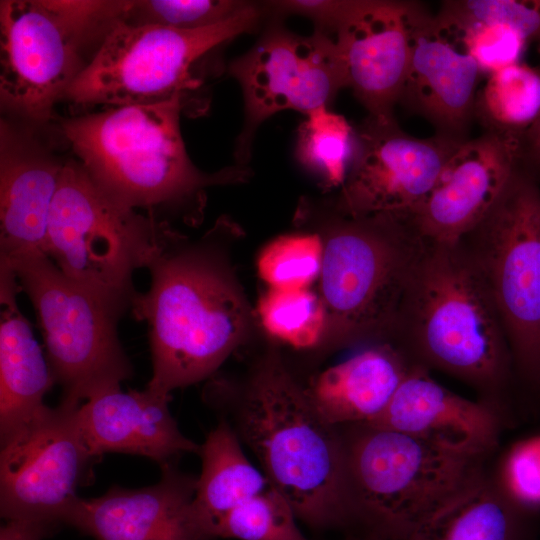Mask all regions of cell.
<instances>
[{"label":"cell","instance_id":"cell-28","mask_svg":"<svg viewBox=\"0 0 540 540\" xmlns=\"http://www.w3.org/2000/svg\"><path fill=\"white\" fill-rule=\"evenodd\" d=\"M256 313L275 340L300 350L321 349L328 316L321 296L310 288H268L257 302Z\"/></svg>","mask_w":540,"mask_h":540},{"label":"cell","instance_id":"cell-10","mask_svg":"<svg viewBox=\"0 0 540 540\" xmlns=\"http://www.w3.org/2000/svg\"><path fill=\"white\" fill-rule=\"evenodd\" d=\"M16 274L33 308L61 402L82 400L119 388L133 376L118 337V319L70 281L43 252L0 259Z\"/></svg>","mask_w":540,"mask_h":540},{"label":"cell","instance_id":"cell-15","mask_svg":"<svg viewBox=\"0 0 540 540\" xmlns=\"http://www.w3.org/2000/svg\"><path fill=\"white\" fill-rule=\"evenodd\" d=\"M521 163V137L483 131L462 142L404 217L423 241L455 245L489 214Z\"/></svg>","mask_w":540,"mask_h":540},{"label":"cell","instance_id":"cell-3","mask_svg":"<svg viewBox=\"0 0 540 540\" xmlns=\"http://www.w3.org/2000/svg\"><path fill=\"white\" fill-rule=\"evenodd\" d=\"M231 414L233 430L297 519L317 530L350 529L339 427L319 415L277 351L256 364Z\"/></svg>","mask_w":540,"mask_h":540},{"label":"cell","instance_id":"cell-30","mask_svg":"<svg viewBox=\"0 0 540 540\" xmlns=\"http://www.w3.org/2000/svg\"><path fill=\"white\" fill-rule=\"evenodd\" d=\"M289 502L269 486L227 514L214 537L238 540H309L298 528Z\"/></svg>","mask_w":540,"mask_h":540},{"label":"cell","instance_id":"cell-26","mask_svg":"<svg viewBox=\"0 0 540 540\" xmlns=\"http://www.w3.org/2000/svg\"><path fill=\"white\" fill-rule=\"evenodd\" d=\"M540 117V67L518 62L487 75L474 119L484 131L523 137Z\"/></svg>","mask_w":540,"mask_h":540},{"label":"cell","instance_id":"cell-5","mask_svg":"<svg viewBox=\"0 0 540 540\" xmlns=\"http://www.w3.org/2000/svg\"><path fill=\"white\" fill-rule=\"evenodd\" d=\"M299 214L319 222L323 240L320 296L327 329L320 351H335L394 333L425 241L404 217H348L328 203Z\"/></svg>","mask_w":540,"mask_h":540},{"label":"cell","instance_id":"cell-33","mask_svg":"<svg viewBox=\"0 0 540 540\" xmlns=\"http://www.w3.org/2000/svg\"><path fill=\"white\" fill-rule=\"evenodd\" d=\"M435 16L463 43L482 75L520 62L527 42L516 31L499 24H458Z\"/></svg>","mask_w":540,"mask_h":540},{"label":"cell","instance_id":"cell-17","mask_svg":"<svg viewBox=\"0 0 540 540\" xmlns=\"http://www.w3.org/2000/svg\"><path fill=\"white\" fill-rule=\"evenodd\" d=\"M161 468L152 486H114L96 498L78 497L65 524L95 540H212L193 505L197 478L173 462Z\"/></svg>","mask_w":540,"mask_h":540},{"label":"cell","instance_id":"cell-22","mask_svg":"<svg viewBox=\"0 0 540 540\" xmlns=\"http://www.w3.org/2000/svg\"><path fill=\"white\" fill-rule=\"evenodd\" d=\"M413 364L396 344L379 342L327 368L305 390L329 424L369 423L387 408Z\"/></svg>","mask_w":540,"mask_h":540},{"label":"cell","instance_id":"cell-6","mask_svg":"<svg viewBox=\"0 0 540 540\" xmlns=\"http://www.w3.org/2000/svg\"><path fill=\"white\" fill-rule=\"evenodd\" d=\"M339 427L350 530L396 540L413 531L486 470V459L456 453L375 425Z\"/></svg>","mask_w":540,"mask_h":540},{"label":"cell","instance_id":"cell-9","mask_svg":"<svg viewBox=\"0 0 540 540\" xmlns=\"http://www.w3.org/2000/svg\"><path fill=\"white\" fill-rule=\"evenodd\" d=\"M251 3L234 17L197 30L131 25L116 20L70 85L64 100L78 106L153 104L184 96L199 83L193 69L210 51L258 25Z\"/></svg>","mask_w":540,"mask_h":540},{"label":"cell","instance_id":"cell-37","mask_svg":"<svg viewBox=\"0 0 540 540\" xmlns=\"http://www.w3.org/2000/svg\"><path fill=\"white\" fill-rule=\"evenodd\" d=\"M540 55V43H538ZM521 163L540 181V117L521 138Z\"/></svg>","mask_w":540,"mask_h":540},{"label":"cell","instance_id":"cell-29","mask_svg":"<svg viewBox=\"0 0 540 540\" xmlns=\"http://www.w3.org/2000/svg\"><path fill=\"white\" fill-rule=\"evenodd\" d=\"M323 252L318 232L280 235L259 252L257 272L268 288L308 289L320 278Z\"/></svg>","mask_w":540,"mask_h":540},{"label":"cell","instance_id":"cell-18","mask_svg":"<svg viewBox=\"0 0 540 540\" xmlns=\"http://www.w3.org/2000/svg\"><path fill=\"white\" fill-rule=\"evenodd\" d=\"M482 73L463 43L428 9L413 33L399 103L443 135L467 140ZM398 103V104H399Z\"/></svg>","mask_w":540,"mask_h":540},{"label":"cell","instance_id":"cell-1","mask_svg":"<svg viewBox=\"0 0 540 540\" xmlns=\"http://www.w3.org/2000/svg\"><path fill=\"white\" fill-rule=\"evenodd\" d=\"M221 221L199 241L173 230L147 266L134 319L148 325L152 377L159 394L211 377L244 340L250 312L221 243Z\"/></svg>","mask_w":540,"mask_h":540},{"label":"cell","instance_id":"cell-31","mask_svg":"<svg viewBox=\"0 0 540 540\" xmlns=\"http://www.w3.org/2000/svg\"><path fill=\"white\" fill-rule=\"evenodd\" d=\"M250 4L232 0H123L118 20L131 25L197 30L226 21Z\"/></svg>","mask_w":540,"mask_h":540},{"label":"cell","instance_id":"cell-12","mask_svg":"<svg viewBox=\"0 0 540 540\" xmlns=\"http://www.w3.org/2000/svg\"><path fill=\"white\" fill-rule=\"evenodd\" d=\"M78 407L46 406L1 442L0 513L6 521L66 523L99 461L84 441Z\"/></svg>","mask_w":540,"mask_h":540},{"label":"cell","instance_id":"cell-34","mask_svg":"<svg viewBox=\"0 0 540 540\" xmlns=\"http://www.w3.org/2000/svg\"><path fill=\"white\" fill-rule=\"evenodd\" d=\"M495 479L517 507L535 516L540 511V434L514 443Z\"/></svg>","mask_w":540,"mask_h":540},{"label":"cell","instance_id":"cell-32","mask_svg":"<svg viewBox=\"0 0 540 540\" xmlns=\"http://www.w3.org/2000/svg\"><path fill=\"white\" fill-rule=\"evenodd\" d=\"M435 14L458 24L503 25L527 44L540 43V0H447Z\"/></svg>","mask_w":540,"mask_h":540},{"label":"cell","instance_id":"cell-14","mask_svg":"<svg viewBox=\"0 0 540 540\" xmlns=\"http://www.w3.org/2000/svg\"><path fill=\"white\" fill-rule=\"evenodd\" d=\"M355 132L347 177L338 196L328 203L348 217H404L429 193L462 143L439 134L414 137L394 117L368 115Z\"/></svg>","mask_w":540,"mask_h":540},{"label":"cell","instance_id":"cell-13","mask_svg":"<svg viewBox=\"0 0 540 540\" xmlns=\"http://www.w3.org/2000/svg\"><path fill=\"white\" fill-rule=\"evenodd\" d=\"M247 52L234 59L228 73L241 86L244 124L236 139L234 157L245 166L257 128L283 110L307 115L328 107L347 87L336 41L319 31L297 35L274 19Z\"/></svg>","mask_w":540,"mask_h":540},{"label":"cell","instance_id":"cell-24","mask_svg":"<svg viewBox=\"0 0 540 540\" xmlns=\"http://www.w3.org/2000/svg\"><path fill=\"white\" fill-rule=\"evenodd\" d=\"M533 519L485 471L419 525L408 540H530Z\"/></svg>","mask_w":540,"mask_h":540},{"label":"cell","instance_id":"cell-35","mask_svg":"<svg viewBox=\"0 0 540 540\" xmlns=\"http://www.w3.org/2000/svg\"><path fill=\"white\" fill-rule=\"evenodd\" d=\"M353 0H286L270 1L265 7L275 18L290 14L309 18L315 24V30L335 39L337 30L346 17Z\"/></svg>","mask_w":540,"mask_h":540},{"label":"cell","instance_id":"cell-2","mask_svg":"<svg viewBox=\"0 0 540 540\" xmlns=\"http://www.w3.org/2000/svg\"><path fill=\"white\" fill-rule=\"evenodd\" d=\"M184 96L115 106L63 120L61 132L94 184L116 204L190 225L203 215L206 189L244 181L245 166L198 169L182 138Z\"/></svg>","mask_w":540,"mask_h":540},{"label":"cell","instance_id":"cell-21","mask_svg":"<svg viewBox=\"0 0 540 540\" xmlns=\"http://www.w3.org/2000/svg\"><path fill=\"white\" fill-rule=\"evenodd\" d=\"M170 395L114 388L80 405L77 418L84 441L96 458L108 452L147 457L160 466L184 453L199 454L198 445L184 436L172 417Z\"/></svg>","mask_w":540,"mask_h":540},{"label":"cell","instance_id":"cell-20","mask_svg":"<svg viewBox=\"0 0 540 540\" xmlns=\"http://www.w3.org/2000/svg\"><path fill=\"white\" fill-rule=\"evenodd\" d=\"M64 164L28 127L1 119L0 259L43 252Z\"/></svg>","mask_w":540,"mask_h":540},{"label":"cell","instance_id":"cell-4","mask_svg":"<svg viewBox=\"0 0 540 540\" xmlns=\"http://www.w3.org/2000/svg\"><path fill=\"white\" fill-rule=\"evenodd\" d=\"M394 333L414 364L468 383L501 411L497 395L513 357L490 290L461 242L425 244Z\"/></svg>","mask_w":540,"mask_h":540},{"label":"cell","instance_id":"cell-7","mask_svg":"<svg viewBox=\"0 0 540 540\" xmlns=\"http://www.w3.org/2000/svg\"><path fill=\"white\" fill-rule=\"evenodd\" d=\"M173 229L168 221L116 204L70 159L59 178L43 252L120 319L139 293L135 271L147 268Z\"/></svg>","mask_w":540,"mask_h":540},{"label":"cell","instance_id":"cell-19","mask_svg":"<svg viewBox=\"0 0 540 540\" xmlns=\"http://www.w3.org/2000/svg\"><path fill=\"white\" fill-rule=\"evenodd\" d=\"M502 413L485 401L468 400L413 364L375 425L441 448L479 458L497 448Z\"/></svg>","mask_w":540,"mask_h":540},{"label":"cell","instance_id":"cell-11","mask_svg":"<svg viewBox=\"0 0 540 540\" xmlns=\"http://www.w3.org/2000/svg\"><path fill=\"white\" fill-rule=\"evenodd\" d=\"M497 307L513 361L540 381V181L522 163L461 242Z\"/></svg>","mask_w":540,"mask_h":540},{"label":"cell","instance_id":"cell-36","mask_svg":"<svg viewBox=\"0 0 540 540\" xmlns=\"http://www.w3.org/2000/svg\"><path fill=\"white\" fill-rule=\"evenodd\" d=\"M57 528L31 520H9L0 529V540H42Z\"/></svg>","mask_w":540,"mask_h":540},{"label":"cell","instance_id":"cell-38","mask_svg":"<svg viewBox=\"0 0 540 540\" xmlns=\"http://www.w3.org/2000/svg\"><path fill=\"white\" fill-rule=\"evenodd\" d=\"M346 535L343 538V540H396L392 539L386 536H383L381 534L363 530V529H355L348 532H345Z\"/></svg>","mask_w":540,"mask_h":540},{"label":"cell","instance_id":"cell-23","mask_svg":"<svg viewBox=\"0 0 540 540\" xmlns=\"http://www.w3.org/2000/svg\"><path fill=\"white\" fill-rule=\"evenodd\" d=\"M20 292L16 274L0 262L1 442L47 406L44 397L56 384L46 354L19 308Z\"/></svg>","mask_w":540,"mask_h":540},{"label":"cell","instance_id":"cell-8","mask_svg":"<svg viewBox=\"0 0 540 540\" xmlns=\"http://www.w3.org/2000/svg\"><path fill=\"white\" fill-rule=\"evenodd\" d=\"M121 1L1 0V106L42 124L82 71Z\"/></svg>","mask_w":540,"mask_h":540},{"label":"cell","instance_id":"cell-16","mask_svg":"<svg viewBox=\"0 0 540 540\" xmlns=\"http://www.w3.org/2000/svg\"><path fill=\"white\" fill-rule=\"evenodd\" d=\"M428 8L410 0H353L335 35L347 87L375 117H394L413 33Z\"/></svg>","mask_w":540,"mask_h":540},{"label":"cell","instance_id":"cell-25","mask_svg":"<svg viewBox=\"0 0 540 540\" xmlns=\"http://www.w3.org/2000/svg\"><path fill=\"white\" fill-rule=\"evenodd\" d=\"M199 455L202 470L193 505L200 523L214 540L219 522L270 484L245 456L239 437L226 419H221L208 434Z\"/></svg>","mask_w":540,"mask_h":540},{"label":"cell","instance_id":"cell-27","mask_svg":"<svg viewBox=\"0 0 540 540\" xmlns=\"http://www.w3.org/2000/svg\"><path fill=\"white\" fill-rule=\"evenodd\" d=\"M356 146L355 128L328 107L306 115L297 132L296 157L325 189L341 187Z\"/></svg>","mask_w":540,"mask_h":540}]
</instances>
